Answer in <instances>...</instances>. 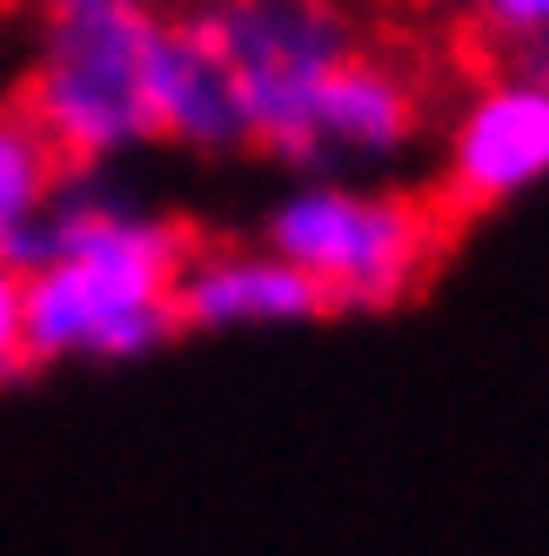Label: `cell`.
Here are the masks:
<instances>
[{
    "label": "cell",
    "mask_w": 549,
    "mask_h": 556,
    "mask_svg": "<svg viewBox=\"0 0 549 556\" xmlns=\"http://www.w3.org/2000/svg\"><path fill=\"white\" fill-rule=\"evenodd\" d=\"M188 228L122 168H67L27 255V363H141L181 336L175 275Z\"/></svg>",
    "instance_id": "cell-1"
},
{
    "label": "cell",
    "mask_w": 549,
    "mask_h": 556,
    "mask_svg": "<svg viewBox=\"0 0 549 556\" xmlns=\"http://www.w3.org/2000/svg\"><path fill=\"white\" fill-rule=\"evenodd\" d=\"M261 249L302 268L316 295L348 315L403 308L443 255V208L396 181H322L302 175L268 202Z\"/></svg>",
    "instance_id": "cell-2"
},
{
    "label": "cell",
    "mask_w": 549,
    "mask_h": 556,
    "mask_svg": "<svg viewBox=\"0 0 549 556\" xmlns=\"http://www.w3.org/2000/svg\"><path fill=\"white\" fill-rule=\"evenodd\" d=\"M162 8H107V14H48L34 41L21 108L54 141L67 168H122L154 148V54H162Z\"/></svg>",
    "instance_id": "cell-3"
},
{
    "label": "cell",
    "mask_w": 549,
    "mask_h": 556,
    "mask_svg": "<svg viewBox=\"0 0 549 556\" xmlns=\"http://www.w3.org/2000/svg\"><path fill=\"white\" fill-rule=\"evenodd\" d=\"M429 122H436V88L416 54L362 41L342 67H329L316 94H308L289 128L274 135L261 154L322 181H388L409 168V154L422 148Z\"/></svg>",
    "instance_id": "cell-4"
},
{
    "label": "cell",
    "mask_w": 549,
    "mask_h": 556,
    "mask_svg": "<svg viewBox=\"0 0 549 556\" xmlns=\"http://www.w3.org/2000/svg\"><path fill=\"white\" fill-rule=\"evenodd\" d=\"M194 21H202L208 48L228 61L234 88H242L255 148L282 135L322 74L369 41V21L356 0H221Z\"/></svg>",
    "instance_id": "cell-5"
},
{
    "label": "cell",
    "mask_w": 549,
    "mask_h": 556,
    "mask_svg": "<svg viewBox=\"0 0 549 556\" xmlns=\"http://www.w3.org/2000/svg\"><path fill=\"white\" fill-rule=\"evenodd\" d=\"M542 181H549V81L496 61L449 101L443 202L456 215H483Z\"/></svg>",
    "instance_id": "cell-6"
},
{
    "label": "cell",
    "mask_w": 549,
    "mask_h": 556,
    "mask_svg": "<svg viewBox=\"0 0 549 556\" xmlns=\"http://www.w3.org/2000/svg\"><path fill=\"white\" fill-rule=\"evenodd\" d=\"M329 315L302 268L268 255L261 242H194L175 275V323L181 336H255L302 329Z\"/></svg>",
    "instance_id": "cell-7"
},
{
    "label": "cell",
    "mask_w": 549,
    "mask_h": 556,
    "mask_svg": "<svg viewBox=\"0 0 549 556\" xmlns=\"http://www.w3.org/2000/svg\"><path fill=\"white\" fill-rule=\"evenodd\" d=\"M154 128L162 141L208 154V162H228V154H248V108L242 88H234L228 61L208 48V34L194 14H168L162 27V54H154Z\"/></svg>",
    "instance_id": "cell-8"
},
{
    "label": "cell",
    "mask_w": 549,
    "mask_h": 556,
    "mask_svg": "<svg viewBox=\"0 0 549 556\" xmlns=\"http://www.w3.org/2000/svg\"><path fill=\"white\" fill-rule=\"evenodd\" d=\"M61 175H67V162L34 128V114L21 101H0V255L14 268H27L34 235H41L54 194H61Z\"/></svg>",
    "instance_id": "cell-9"
},
{
    "label": "cell",
    "mask_w": 549,
    "mask_h": 556,
    "mask_svg": "<svg viewBox=\"0 0 549 556\" xmlns=\"http://www.w3.org/2000/svg\"><path fill=\"white\" fill-rule=\"evenodd\" d=\"M476 41L496 54V61H523L536 48H549V0H476Z\"/></svg>",
    "instance_id": "cell-10"
},
{
    "label": "cell",
    "mask_w": 549,
    "mask_h": 556,
    "mask_svg": "<svg viewBox=\"0 0 549 556\" xmlns=\"http://www.w3.org/2000/svg\"><path fill=\"white\" fill-rule=\"evenodd\" d=\"M27 369V275L0 255V389L21 382Z\"/></svg>",
    "instance_id": "cell-11"
},
{
    "label": "cell",
    "mask_w": 549,
    "mask_h": 556,
    "mask_svg": "<svg viewBox=\"0 0 549 556\" xmlns=\"http://www.w3.org/2000/svg\"><path fill=\"white\" fill-rule=\"evenodd\" d=\"M396 8H409L422 21H469V14H476V0H396Z\"/></svg>",
    "instance_id": "cell-12"
},
{
    "label": "cell",
    "mask_w": 549,
    "mask_h": 556,
    "mask_svg": "<svg viewBox=\"0 0 549 556\" xmlns=\"http://www.w3.org/2000/svg\"><path fill=\"white\" fill-rule=\"evenodd\" d=\"M48 14H107V8H154V0H41Z\"/></svg>",
    "instance_id": "cell-13"
},
{
    "label": "cell",
    "mask_w": 549,
    "mask_h": 556,
    "mask_svg": "<svg viewBox=\"0 0 549 556\" xmlns=\"http://www.w3.org/2000/svg\"><path fill=\"white\" fill-rule=\"evenodd\" d=\"M208 8H221V0H181V14H208Z\"/></svg>",
    "instance_id": "cell-14"
}]
</instances>
